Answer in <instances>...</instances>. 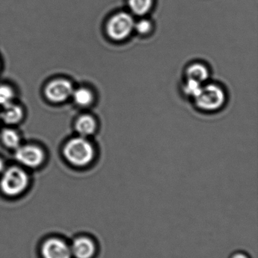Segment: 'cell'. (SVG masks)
Masks as SVG:
<instances>
[{
    "instance_id": "8fae6325",
    "label": "cell",
    "mask_w": 258,
    "mask_h": 258,
    "mask_svg": "<svg viewBox=\"0 0 258 258\" xmlns=\"http://www.w3.org/2000/svg\"><path fill=\"white\" fill-rule=\"evenodd\" d=\"M186 77L188 80H195L202 84L209 79V71L208 68L201 63H193L186 70Z\"/></svg>"
},
{
    "instance_id": "6da1fadb",
    "label": "cell",
    "mask_w": 258,
    "mask_h": 258,
    "mask_svg": "<svg viewBox=\"0 0 258 258\" xmlns=\"http://www.w3.org/2000/svg\"><path fill=\"white\" fill-rule=\"evenodd\" d=\"M63 155L71 165L84 167L93 161L95 150L92 144L86 138L78 136L71 138L65 144Z\"/></svg>"
},
{
    "instance_id": "ac0fdd59",
    "label": "cell",
    "mask_w": 258,
    "mask_h": 258,
    "mask_svg": "<svg viewBox=\"0 0 258 258\" xmlns=\"http://www.w3.org/2000/svg\"><path fill=\"white\" fill-rule=\"evenodd\" d=\"M229 258H251L245 251H238L233 253Z\"/></svg>"
},
{
    "instance_id": "9c48e42d",
    "label": "cell",
    "mask_w": 258,
    "mask_h": 258,
    "mask_svg": "<svg viewBox=\"0 0 258 258\" xmlns=\"http://www.w3.org/2000/svg\"><path fill=\"white\" fill-rule=\"evenodd\" d=\"M24 110L18 104L12 102L3 107L0 112V120L8 125H16L22 120Z\"/></svg>"
},
{
    "instance_id": "5bb4252c",
    "label": "cell",
    "mask_w": 258,
    "mask_h": 258,
    "mask_svg": "<svg viewBox=\"0 0 258 258\" xmlns=\"http://www.w3.org/2000/svg\"><path fill=\"white\" fill-rule=\"evenodd\" d=\"M128 5L133 14L143 16L151 10L153 0H128Z\"/></svg>"
},
{
    "instance_id": "7a4b0ae2",
    "label": "cell",
    "mask_w": 258,
    "mask_h": 258,
    "mask_svg": "<svg viewBox=\"0 0 258 258\" xmlns=\"http://www.w3.org/2000/svg\"><path fill=\"white\" fill-rule=\"evenodd\" d=\"M28 185V174L20 167H10L2 173L0 190L6 197L21 195L27 189Z\"/></svg>"
},
{
    "instance_id": "52a82bcc",
    "label": "cell",
    "mask_w": 258,
    "mask_h": 258,
    "mask_svg": "<svg viewBox=\"0 0 258 258\" xmlns=\"http://www.w3.org/2000/svg\"><path fill=\"white\" fill-rule=\"evenodd\" d=\"M74 258H95L98 252V242L92 236H79L70 244Z\"/></svg>"
},
{
    "instance_id": "9a60e30c",
    "label": "cell",
    "mask_w": 258,
    "mask_h": 258,
    "mask_svg": "<svg viewBox=\"0 0 258 258\" xmlns=\"http://www.w3.org/2000/svg\"><path fill=\"white\" fill-rule=\"evenodd\" d=\"M15 91L8 85H0V106L4 107L13 102Z\"/></svg>"
},
{
    "instance_id": "5b68a950",
    "label": "cell",
    "mask_w": 258,
    "mask_h": 258,
    "mask_svg": "<svg viewBox=\"0 0 258 258\" xmlns=\"http://www.w3.org/2000/svg\"><path fill=\"white\" fill-rule=\"evenodd\" d=\"M15 159L23 166L36 168L40 166L45 159L44 150L37 145H20L15 150Z\"/></svg>"
},
{
    "instance_id": "8992f818",
    "label": "cell",
    "mask_w": 258,
    "mask_h": 258,
    "mask_svg": "<svg viewBox=\"0 0 258 258\" xmlns=\"http://www.w3.org/2000/svg\"><path fill=\"white\" fill-rule=\"evenodd\" d=\"M74 89L72 83L67 79H56L46 85L44 94L50 102L60 104L71 98Z\"/></svg>"
},
{
    "instance_id": "7c38bea8",
    "label": "cell",
    "mask_w": 258,
    "mask_h": 258,
    "mask_svg": "<svg viewBox=\"0 0 258 258\" xmlns=\"http://www.w3.org/2000/svg\"><path fill=\"white\" fill-rule=\"evenodd\" d=\"M71 97L75 104L80 107H88L92 104L94 101L93 93L92 91L86 88L81 87L74 89Z\"/></svg>"
},
{
    "instance_id": "2e32d148",
    "label": "cell",
    "mask_w": 258,
    "mask_h": 258,
    "mask_svg": "<svg viewBox=\"0 0 258 258\" xmlns=\"http://www.w3.org/2000/svg\"><path fill=\"white\" fill-rule=\"evenodd\" d=\"M201 88H202V84L201 83H198L195 80H188L187 79L186 83L183 86V92L186 95L194 98L199 93Z\"/></svg>"
},
{
    "instance_id": "ba28073f",
    "label": "cell",
    "mask_w": 258,
    "mask_h": 258,
    "mask_svg": "<svg viewBox=\"0 0 258 258\" xmlns=\"http://www.w3.org/2000/svg\"><path fill=\"white\" fill-rule=\"evenodd\" d=\"M42 258H73L70 244L57 237L48 238L41 245Z\"/></svg>"
},
{
    "instance_id": "e0dca14e",
    "label": "cell",
    "mask_w": 258,
    "mask_h": 258,
    "mask_svg": "<svg viewBox=\"0 0 258 258\" xmlns=\"http://www.w3.org/2000/svg\"><path fill=\"white\" fill-rule=\"evenodd\" d=\"M151 23L147 19H141L137 22H135L134 29L139 33V34H148L151 31Z\"/></svg>"
},
{
    "instance_id": "4fadbf2b",
    "label": "cell",
    "mask_w": 258,
    "mask_h": 258,
    "mask_svg": "<svg viewBox=\"0 0 258 258\" xmlns=\"http://www.w3.org/2000/svg\"><path fill=\"white\" fill-rule=\"evenodd\" d=\"M1 141L8 148L16 150L21 145V137L18 132L12 128H6L2 132Z\"/></svg>"
},
{
    "instance_id": "3957f363",
    "label": "cell",
    "mask_w": 258,
    "mask_h": 258,
    "mask_svg": "<svg viewBox=\"0 0 258 258\" xmlns=\"http://www.w3.org/2000/svg\"><path fill=\"white\" fill-rule=\"evenodd\" d=\"M198 108L205 111H215L222 107L226 101L224 90L216 85H208L201 88L194 98Z\"/></svg>"
},
{
    "instance_id": "30bf717a",
    "label": "cell",
    "mask_w": 258,
    "mask_h": 258,
    "mask_svg": "<svg viewBox=\"0 0 258 258\" xmlns=\"http://www.w3.org/2000/svg\"><path fill=\"white\" fill-rule=\"evenodd\" d=\"M96 121L90 115H81L77 118L75 122L76 132L79 136L86 138L92 135L96 130Z\"/></svg>"
},
{
    "instance_id": "d6986e66",
    "label": "cell",
    "mask_w": 258,
    "mask_h": 258,
    "mask_svg": "<svg viewBox=\"0 0 258 258\" xmlns=\"http://www.w3.org/2000/svg\"><path fill=\"white\" fill-rule=\"evenodd\" d=\"M5 169H6V164H5L4 160L0 158V174H2Z\"/></svg>"
},
{
    "instance_id": "277c9868",
    "label": "cell",
    "mask_w": 258,
    "mask_h": 258,
    "mask_svg": "<svg viewBox=\"0 0 258 258\" xmlns=\"http://www.w3.org/2000/svg\"><path fill=\"white\" fill-rule=\"evenodd\" d=\"M135 21L130 14L119 12L108 21L106 31L109 38L115 41L127 39L134 29Z\"/></svg>"
}]
</instances>
